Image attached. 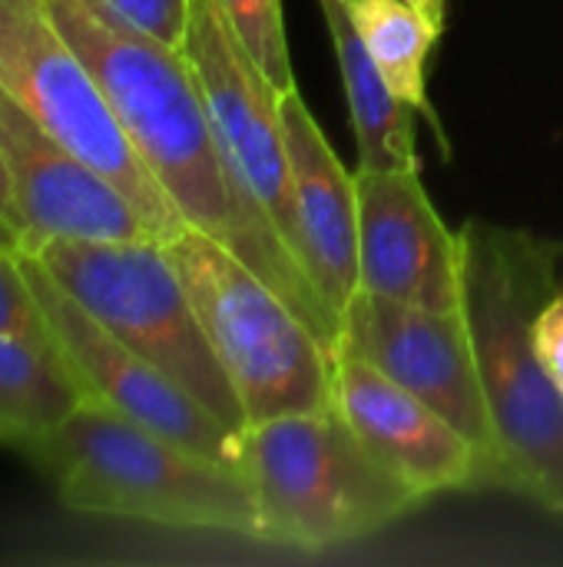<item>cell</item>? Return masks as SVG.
Listing matches in <instances>:
<instances>
[{
  "label": "cell",
  "mask_w": 563,
  "mask_h": 567,
  "mask_svg": "<svg viewBox=\"0 0 563 567\" xmlns=\"http://www.w3.org/2000/svg\"><path fill=\"white\" fill-rule=\"evenodd\" d=\"M83 402V392L56 349L0 332V419L13 432V449L53 429Z\"/></svg>",
  "instance_id": "e0dca14e"
},
{
  "label": "cell",
  "mask_w": 563,
  "mask_h": 567,
  "mask_svg": "<svg viewBox=\"0 0 563 567\" xmlns=\"http://www.w3.org/2000/svg\"><path fill=\"white\" fill-rule=\"evenodd\" d=\"M345 7L392 93L411 103L421 120H428L435 146L445 159H451L448 133L428 96V56L441 33L408 0H345Z\"/></svg>",
  "instance_id": "2e32d148"
},
{
  "label": "cell",
  "mask_w": 563,
  "mask_h": 567,
  "mask_svg": "<svg viewBox=\"0 0 563 567\" xmlns=\"http://www.w3.org/2000/svg\"><path fill=\"white\" fill-rule=\"evenodd\" d=\"M123 23L136 27L139 33L183 50L186 27H189V3L192 0H96Z\"/></svg>",
  "instance_id": "ffe728a7"
},
{
  "label": "cell",
  "mask_w": 563,
  "mask_h": 567,
  "mask_svg": "<svg viewBox=\"0 0 563 567\" xmlns=\"http://www.w3.org/2000/svg\"><path fill=\"white\" fill-rule=\"evenodd\" d=\"M17 452L37 462L70 512L259 538L239 468L192 455L93 399Z\"/></svg>",
  "instance_id": "3957f363"
},
{
  "label": "cell",
  "mask_w": 563,
  "mask_h": 567,
  "mask_svg": "<svg viewBox=\"0 0 563 567\" xmlns=\"http://www.w3.org/2000/svg\"><path fill=\"white\" fill-rule=\"evenodd\" d=\"M335 409L358 442L421 498L481 488V455L441 412L348 349L332 355Z\"/></svg>",
  "instance_id": "4fadbf2b"
},
{
  "label": "cell",
  "mask_w": 563,
  "mask_h": 567,
  "mask_svg": "<svg viewBox=\"0 0 563 567\" xmlns=\"http://www.w3.org/2000/svg\"><path fill=\"white\" fill-rule=\"evenodd\" d=\"M259 542L325 551L362 542L425 498L358 442L335 405L262 419L239 435Z\"/></svg>",
  "instance_id": "277c9868"
},
{
  "label": "cell",
  "mask_w": 563,
  "mask_h": 567,
  "mask_svg": "<svg viewBox=\"0 0 563 567\" xmlns=\"http://www.w3.org/2000/svg\"><path fill=\"white\" fill-rule=\"evenodd\" d=\"M319 10L338 60L358 146V169H421L415 146L418 110L385 83L348 17L345 0H319Z\"/></svg>",
  "instance_id": "9a60e30c"
},
{
  "label": "cell",
  "mask_w": 563,
  "mask_h": 567,
  "mask_svg": "<svg viewBox=\"0 0 563 567\" xmlns=\"http://www.w3.org/2000/svg\"><path fill=\"white\" fill-rule=\"evenodd\" d=\"M43 3L186 226L229 246L338 349L342 316L325 302L272 219L232 179L186 53L139 33L96 0Z\"/></svg>",
  "instance_id": "6da1fadb"
},
{
  "label": "cell",
  "mask_w": 563,
  "mask_h": 567,
  "mask_svg": "<svg viewBox=\"0 0 563 567\" xmlns=\"http://www.w3.org/2000/svg\"><path fill=\"white\" fill-rule=\"evenodd\" d=\"M0 90L106 176L163 243L186 226L43 0H0Z\"/></svg>",
  "instance_id": "52a82bcc"
},
{
  "label": "cell",
  "mask_w": 563,
  "mask_h": 567,
  "mask_svg": "<svg viewBox=\"0 0 563 567\" xmlns=\"http://www.w3.org/2000/svg\"><path fill=\"white\" fill-rule=\"evenodd\" d=\"M0 239H3V243H13V246H20V243H17V236H13V233L3 226V223H0Z\"/></svg>",
  "instance_id": "d4e9b609"
},
{
  "label": "cell",
  "mask_w": 563,
  "mask_h": 567,
  "mask_svg": "<svg viewBox=\"0 0 563 567\" xmlns=\"http://www.w3.org/2000/svg\"><path fill=\"white\" fill-rule=\"evenodd\" d=\"M279 116L289 150L302 262L325 302L342 316L362 286L355 169H345L299 86L279 93Z\"/></svg>",
  "instance_id": "5bb4252c"
},
{
  "label": "cell",
  "mask_w": 563,
  "mask_h": 567,
  "mask_svg": "<svg viewBox=\"0 0 563 567\" xmlns=\"http://www.w3.org/2000/svg\"><path fill=\"white\" fill-rule=\"evenodd\" d=\"M0 223L17 236V243L23 246V216H20V206H17V196H13V183H10V173H7V163L0 156Z\"/></svg>",
  "instance_id": "7402d4cb"
},
{
  "label": "cell",
  "mask_w": 563,
  "mask_h": 567,
  "mask_svg": "<svg viewBox=\"0 0 563 567\" xmlns=\"http://www.w3.org/2000/svg\"><path fill=\"white\" fill-rule=\"evenodd\" d=\"M216 3L226 23L232 27L236 40L242 43V50L272 83V90L285 93L299 86L289 56V40H285L282 0H216Z\"/></svg>",
  "instance_id": "ac0fdd59"
},
{
  "label": "cell",
  "mask_w": 563,
  "mask_h": 567,
  "mask_svg": "<svg viewBox=\"0 0 563 567\" xmlns=\"http://www.w3.org/2000/svg\"><path fill=\"white\" fill-rule=\"evenodd\" d=\"M358 289L395 302L461 309V243L445 226L421 169H358Z\"/></svg>",
  "instance_id": "8fae6325"
},
{
  "label": "cell",
  "mask_w": 563,
  "mask_h": 567,
  "mask_svg": "<svg viewBox=\"0 0 563 567\" xmlns=\"http://www.w3.org/2000/svg\"><path fill=\"white\" fill-rule=\"evenodd\" d=\"M33 296L43 309L53 346L76 379L83 399H93L136 425L183 445L192 455L239 468V435L222 419H216L196 395L173 382L149 359L123 346L106 332L56 279L37 262L33 252L20 249Z\"/></svg>",
  "instance_id": "ba28073f"
},
{
  "label": "cell",
  "mask_w": 563,
  "mask_h": 567,
  "mask_svg": "<svg viewBox=\"0 0 563 567\" xmlns=\"http://www.w3.org/2000/svg\"><path fill=\"white\" fill-rule=\"evenodd\" d=\"M534 342H538V352L554 379V385L563 392V292H557L538 316V326H534Z\"/></svg>",
  "instance_id": "44dd1931"
},
{
  "label": "cell",
  "mask_w": 563,
  "mask_h": 567,
  "mask_svg": "<svg viewBox=\"0 0 563 567\" xmlns=\"http://www.w3.org/2000/svg\"><path fill=\"white\" fill-rule=\"evenodd\" d=\"M163 246L242 402L246 425L335 405V349L256 269L196 226H183Z\"/></svg>",
  "instance_id": "5b68a950"
},
{
  "label": "cell",
  "mask_w": 563,
  "mask_h": 567,
  "mask_svg": "<svg viewBox=\"0 0 563 567\" xmlns=\"http://www.w3.org/2000/svg\"><path fill=\"white\" fill-rule=\"evenodd\" d=\"M13 442H17V439H13L10 425H7V422L0 419V445H10V449H13Z\"/></svg>",
  "instance_id": "cb8c5ba5"
},
{
  "label": "cell",
  "mask_w": 563,
  "mask_h": 567,
  "mask_svg": "<svg viewBox=\"0 0 563 567\" xmlns=\"http://www.w3.org/2000/svg\"><path fill=\"white\" fill-rule=\"evenodd\" d=\"M338 346L372 362L468 435L481 455V488H491L494 432L461 309L438 312L358 289L342 312Z\"/></svg>",
  "instance_id": "30bf717a"
},
{
  "label": "cell",
  "mask_w": 563,
  "mask_h": 567,
  "mask_svg": "<svg viewBox=\"0 0 563 567\" xmlns=\"http://www.w3.org/2000/svg\"><path fill=\"white\" fill-rule=\"evenodd\" d=\"M0 332L27 339L43 349H56L46 329L43 309L33 296L20 246L0 239Z\"/></svg>",
  "instance_id": "d6986e66"
},
{
  "label": "cell",
  "mask_w": 563,
  "mask_h": 567,
  "mask_svg": "<svg viewBox=\"0 0 563 567\" xmlns=\"http://www.w3.org/2000/svg\"><path fill=\"white\" fill-rule=\"evenodd\" d=\"M0 156L23 216V246L43 239H159L146 216L43 123L0 90Z\"/></svg>",
  "instance_id": "7c38bea8"
},
{
  "label": "cell",
  "mask_w": 563,
  "mask_h": 567,
  "mask_svg": "<svg viewBox=\"0 0 563 567\" xmlns=\"http://www.w3.org/2000/svg\"><path fill=\"white\" fill-rule=\"evenodd\" d=\"M27 252L106 332L163 369L232 432L246 429L242 402L163 239H43Z\"/></svg>",
  "instance_id": "8992f818"
},
{
  "label": "cell",
  "mask_w": 563,
  "mask_h": 567,
  "mask_svg": "<svg viewBox=\"0 0 563 567\" xmlns=\"http://www.w3.org/2000/svg\"><path fill=\"white\" fill-rule=\"evenodd\" d=\"M561 246H563V243H561Z\"/></svg>",
  "instance_id": "484cf974"
},
{
  "label": "cell",
  "mask_w": 563,
  "mask_h": 567,
  "mask_svg": "<svg viewBox=\"0 0 563 567\" xmlns=\"http://www.w3.org/2000/svg\"><path fill=\"white\" fill-rule=\"evenodd\" d=\"M438 33H445V20H448V0H408Z\"/></svg>",
  "instance_id": "603a6c76"
},
{
  "label": "cell",
  "mask_w": 563,
  "mask_h": 567,
  "mask_svg": "<svg viewBox=\"0 0 563 567\" xmlns=\"http://www.w3.org/2000/svg\"><path fill=\"white\" fill-rule=\"evenodd\" d=\"M458 243L461 316L494 432L491 488L563 518V392L534 342L538 316L557 296L563 246L488 219H468Z\"/></svg>",
  "instance_id": "7a4b0ae2"
},
{
  "label": "cell",
  "mask_w": 563,
  "mask_h": 567,
  "mask_svg": "<svg viewBox=\"0 0 563 567\" xmlns=\"http://www.w3.org/2000/svg\"><path fill=\"white\" fill-rule=\"evenodd\" d=\"M183 53L196 73L216 143L232 179L272 219L279 236L302 259L279 93L242 50L216 0L189 3Z\"/></svg>",
  "instance_id": "9c48e42d"
}]
</instances>
